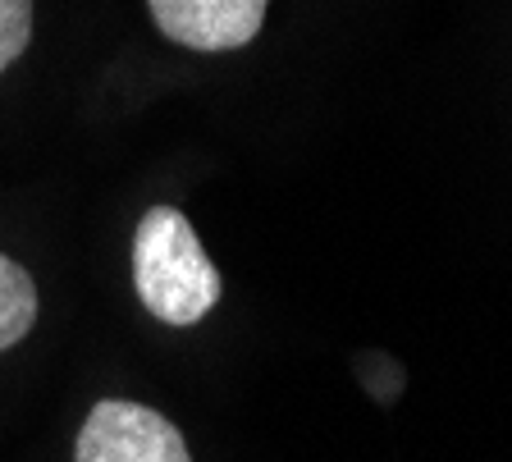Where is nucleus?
Listing matches in <instances>:
<instances>
[{
  "instance_id": "1",
  "label": "nucleus",
  "mask_w": 512,
  "mask_h": 462,
  "mask_svg": "<svg viewBox=\"0 0 512 462\" xmlns=\"http://www.w3.org/2000/svg\"><path fill=\"white\" fill-rule=\"evenodd\" d=\"M133 284L156 321L197 325L220 302V270L206 257L197 229L174 206H151L133 234Z\"/></svg>"
},
{
  "instance_id": "2",
  "label": "nucleus",
  "mask_w": 512,
  "mask_h": 462,
  "mask_svg": "<svg viewBox=\"0 0 512 462\" xmlns=\"http://www.w3.org/2000/svg\"><path fill=\"white\" fill-rule=\"evenodd\" d=\"M74 462H192V453L170 417L128 398H106L87 412Z\"/></svg>"
},
{
  "instance_id": "3",
  "label": "nucleus",
  "mask_w": 512,
  "mask_h": 462,
  "mask_svg": "<svg viewBox=\"0 0 512 462\" xmlns=\"http://www.w3.org/2000/svg\"><path fill=\"white\" fill-rule=\"evenodd\" d=\"M151 23L188 51H238L266 23L270 0H147Z\"/></svg>"
},
{
  "instance_id": "4",
  "label": "nucleus",
  "mask_w": 512,
  "mask_h": 462,
  "mask_svg": "<svg viewBox=\"0 0 512 462\" xmlns=\"http://www.w3.org/2000/svg\"><path fill=\"white\" fill-rule=\"evenodd\" d=\"M37 321V284L32 275L0 252V353L14 348Z\"/></svg>"
},
{
  "instance_id": "5",
  "label": "nucleus",
  "mask_w": 512,
  "mask_h": 462,
  "mask_svg": "<svg viewBox=\"0 0 512 462\" xmlns=\"http://www.w3.org/2000/svg\"><path fill=\"white\" fill-rule=\"evenodd\" d=\"M32 42V0H0V78Z\"/></svg>"
}]
</instances>
